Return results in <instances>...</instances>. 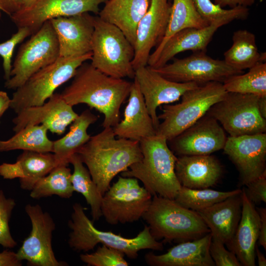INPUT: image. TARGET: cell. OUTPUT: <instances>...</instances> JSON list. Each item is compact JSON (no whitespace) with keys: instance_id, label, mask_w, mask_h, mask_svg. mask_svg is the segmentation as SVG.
<instances>
[{"instance_id":"6da1fadb","label":"cell","mask_w":266,"mask_h":266,"mask_svg":"<svg viewBox=\"0 0 266 266\" xmlns=\"http://www.w3.org/2000/svg\"><path fill=\"white\" fill-rule=\"evenodd\" d=\"M72 78L61 93L64 100L72 106L84 103L103 114V128L115 126L120 122V109L129 97L132 82L107 75L86 62Z\"/></svg>"},{"instance_id":"7a4b0ae2","label":"cell","mask_w":266,"mask_h":266,"mask_svg":"<svg viewBox=\"0 0 266 266\" xmlns=\"http://www.w3.org/2000/svg\"><path fill=\"white\" fill-rule=\"evenodd\" d=\"M76 153L102 196L116 175L142 158L139 141L116 138L112 127L91 136Z\"/></svg>"},{"instance_id":"3957f363","label":"cell","mask_w":266,"mask_h":266,"mask_svg":"<svg viewBox=\"0 0 266 266\" xmlns=\"http://www.w3.org/2000/svg\"><path fill=\"white\" fill-rule=\"evenodd\" d=\"M142 158L121 176L140 180L152 195L174 199L181 185L175 172L177 156L169 148L164 137L156 134L139 141Z\"/></svg>"},{"instance_id":"277c9868","label":"cell","mask_w":266,"mask_h":266,"mask_svg":"<svg viewBox=\"0 0 266 266\" xmlns=\"http://www.w3.org/2000/svg\"><path fill=\"white\" fill-rule=\"evenodd\" d=\"M68 226L71 232L68 244L73 250L87 252L101 243L123 252L131 259L138 256L139 251L151 249L162 251L164 249L162 242L154 238L148 225L134 237L127 238L111 232L102 231L97 229L93 221L90 220L84 212V208L79 203L73 205V211Z\"/></svg>"},{"instance_id":"5b68a950","label":"cell","mask_w":266,"mask_h":266,"mask_svg":"<svg viewBox=\"0 0 266 266\" xmlns=\"http://www.w3.org/2000/svg\"><path fill=\"white\" fill-rule=\"evenodd\" d=\"M142 218L158 241L180 243L200 238L210 233L196 211L182 206L174 199L158 195L153 196Z\"/></svg>"},{"instance_id":"8992f818","label":"cell","mask_w":266,"mask_h":266,"mask_svg":"<svg viewBox=\"0 0 266 266\" xmlns=\"http://www.w3.org/2000/svg\"><path fill=\"white\" fill-rule=\"evenodd\" d=\"M227 93L219 82H208L186 91L180 102L163 106L162 113L158 116L163 121L156 134L170 140L205 115Z\"/></svg>"},{"instance_id":"52a82bcc","label":"cell","mask_w":266,"mask_h":266,"mask_svg":"<svg viewBox=\"0 0 266 266\" xmlns=\"http://www.w3.org/2000/svg\"><path fill=\"white\" fill-rule=\"evenodd\" d=\"M91 64L111 77L134 79V47L115 26L94 17Z\"/></svg>"},{"instance_id":"ba28073f","label":"cell","mask_w":266,"mask_h":266,"mask_svg":"<svg viewBox=\"0 0 266 266\" xmlns=\"http://www.w3.org/2000/svg\"><path fill=\"white\" fill-rule=\"evenodd\" d=\"M92 52L70 57L59 58L52 64L32 75L15 90L10 108L16 114L23 109L43 104L60 86L72 78L77 68L91 60Z\"/></svg>"},{"instance_id":"9c48e42d","label":"cell","mask_w":266,"mask_h":266,"mask_svg":"<svg viewBox=\"0 0 266 266\" xmlns=\"http://www.w3.org/2000/svg\"><path fill=\"white\" fill-rule=\"evenodd\" d=\"M20 47L12 66L10 78L4 87L16 90L32 75L55 62L60 57L57 35L50 21Z\"/></svg>"},{"instance_id":"30bf717a","label":"cell","mask_w":266,"mask_h":266,"mask_svg":"<svg viewBox=\"0 0 266 266\" xmlns=\"http://www.w3.org/2000/svg\"><path fill=\"white\" fill-rule=\"evenodd\" d=\"M259 96L253 94L228 92L214 104L207 114L221 125L230 136H238L266 132V119L258 109Z\"/></svg>"},{"instance_id":"8fae6325","label":"cell","mask_w":266,"mask_h":266,"mask_svg":"<svg viewBox=\"0 0 266 266\" xmlns=\"http://www.w3.org/2000/svg\"><path fill=\"white\" fill-rule=\"evenodd\" d=\"M152 195L140 186L137 179L119 177L102 196V216L115 225L138 221L149 208Z\"/></svg>"},{"instance_id":"7c38bea8","label":"cell","mask_w":266,"mask_h":266,"mask_svg":"<svg viewBox=\"0 0 266 266\" xmlns=\"http://www.w3.org/2000/svg\"><path fill=\"white\" fill-rule=\"evenodd\" d=\"M153 69L170 80L195 82L200 85L210 82L223 83L230 76L243 73L229 66L224 60L213 59L202 51L194 52L183 59H175L170 64Z\"/></svg>"},{"instance_id":"4fadbf2b","label":"cell","mask_w":266,"mask_h":266,"mask_svg":"<svg viewBox=\"0 0 266 266\" xmlns=\"http://www.w3.org/2000/svg\"><path fill=\"white\" fill-rule=\"evenodd\" d=\"M25 211L32 223L30 233L16 252L21 261L32 266H62L66 263L56 258L52 246V233L55 224L49 213L39 204H28Z\"/></svg>"},{"instance_id":"5bb4252c","label":"cell","mask_w":266,"mask_h":266,"mask_svg":"<svg viewBox=\"0 0 266 266\" xmlns=\"http://www.w3.org/2000/svg\"><path fill=\"white\" fill-rule=\"evenodd\" d=\"M107 0H36L30 6L11 14L10 18L19 28L28 27L36 33L46 21L86 12L98 14L100 5Z\"/></svg>"},{"instance_id":"9a60e30c","label":"cell","mask_w":266,"mask_h":266,"mask_svg":"<svg viewBox=\"0 0 266 266\" xmlns=\"http://www.w3.org/2000/svg\"><path fill=\"white\" fill-rule=\"evenodd\" d=\"M223 149L237 168L241 185L266 173V133L229 136Z\"/></svg>"},{"instance_id":"2e32d148","label":"cell","mask_w":266,"mask_h":266,"mask_svg":"<svg viewBox=\"0 0 266 266\" xmlns=\"http://www.w3.org/2000/svg\"><path fill=\"white\" fill-rule=\"evenodd\" d=\"M227 138L220 123L206 113L168 141L176 156L206 155L223 149Z\"/></svg>"},{"instance_id":"e0dca14e","label":"cell","mask_w":266,"mask_h":266,"mask_svg":"<svg viewBox=\"0 0 266 266\" xmlns=\"http://www.w3.org/2000/svg\"><path fill=\"white\" fill-rule=\"evenodd\" d=\"M135 79L143 97L148 111L157 130L160 122L157 108L177 101L186 91L198 86L195 82H177L167 79L149 66L135 70Z\"/></svg>"},{"instance_id":"ac0fdd59","label":"cell","mask_w":266,"mask_h":266,"mask_svg":"<svg viewBox=\"0 0 266 266\" xmlns=\"http://www.w3.org/2000/svg\"><path fill=\"white\" fill-rule=\"evenodd\" d=\"M171 5L169 0H151L137 28L133 61L135 70L147 65L152 49L162 40L168 23Z\"/></svg>"},{"instance_id":"d6986e66","label":"cell","mask_w":266,"mask_h":266,"mask_svg":"<svg viewBox=\"0 0 266 266\" xmlns=\"http://www.w3.org/2000/svg\"><path fill=\"white\" fill-rule=\"evenodd\" d=\"M78 115L61 94L54 93L43 104L17 113L12 120L13 131L15 133L27 126L43 125L52 133L61 135Z\"/></svg>"},{"instance_id":"ffe728a7","label":"cell","mask_w":266,"mask_h":266,"mask_svg":"<svg viewBox=\"0 0 266 266\" xmlns=\"http://www.w3.org/2000/svg\"><path fill=\"white\" fill-rule=\"evenodd\" d=\"M94 17L86 12L50 20L58 38L60 57H75L91 52Z\"/></svg>"},{"instance_id":"44dd1931","label":"cell","mask_w":266,"mask_h":266,"mask_svg":"<svg viewBox=\"0 0 266 266\" xmlns=\"http://www.w3.org/2000/svg\"><path fill=\"white\" fill-rule=\"evenodd\" d=\"M223 171L220 162L211 155L180 156L175 165V174L181 185L190 189L215 186Z\"/></svg>"},{"instance_id":"7402d4cb","label":"cell","mask_w":266,"mask_h":266,"mask_svg":"<svg viewBox=\"0 0 266 266\" xmlns=\"http://www.w3.org/2000/svg\"><path fill=\"white\" fill-rule=\"evenodd\" d=\"M112 128L118 138L138 141L156 134L153 120L148 111L138 84L134 78L124 110V118Z\"/></svg>"},{"instance_id":"603a6c76","label":"cell","mask_w":266,"mask_h":266,"mask_svg":"<svg viewBox=\"0 0 266 266\" xmlns=\"http://www.w3.org/2000/svg\"><path fill=\"white\" fill-rule=\"evenodd\" d=\"M211 239L209 233L200 238L180 242L162 255L146 253L144 260L150 266H215L209 252Z\"/></svg>"},{"instance_id":"cb8c5ba5","label":"cell","mask_w":266,"mask_h":266,"mask_svg":"<svg viewBox=\"0 0 266 266\" xmlns=\"http://www.w3.org/2000/svg\"><path fill=\"white\" fill-rule=\"evenodd\" d=\"M222 25L212 24L201 28H186L171 36L156 54H150L147 66L158 68L180 52L186 51L205 52L213 35Z\"/></svg>"},{"instance_id":"d4e9b609","label":"cell","mask_w":266,"mask_h":266,"mask_svg":"<svg viewBox=\"0 0 266 266\" xmlns=\"http://www.w3.org/2000/svg\"><path fill=\"white\" fill-rule=\"evenodd\" d=\"M241 218L233 238L226 246L235 254L242 266H255V247L259 232L260 219L254 203L242 190Z\"/></svg>"},{"instance_id":"484cf974","label":"cell","mask_w":266,"mask_h":266,"mask_svg":"<svg viewBox=\"0 0 266 266\" xmlns=\"http://www.w3.org/2000/svg\"><path fill=\"white\" fill-rule=\"evenodd\" d=\"M242 192L196 211L210 230L212 238L227 245L233 238L241 218Z\"/></svg>"},{"instance_id":"4316f807","label":"cell","mask_w":266,"mask_h":266,"mask_svg":"<svg viewBox=\"0 0 266 266\" xmlns=\"http://www.w3.org/2000/svg\"><path fill=\"white\" fill-rule=\"evenodd\" d=\"M58 166L51 152L23 151L13 164L0 165V175L4 179L19 178L21 188L31 191L35 183Z\"/></svg>"},{"instance_id":"83f0119b","label":"cell","mask_w":266,"mask_h":266,"mask_svg":"<svg viewBox=\"0 0 266 266\" xmlns=\"http://www.w3.org/2000/svg\"><path fill=\"white\" fill-rule=\"evenodd\" d=\"M151 0H107L99 17L118 28L134 47L138 25Z\"/></svg>"},{"instance_id":"f1b7e54d","label":"cell","mask_w":266,"mask_h":266,"mask_svg":"<svg viewBox=\"0 0 266 266\" xmlns=\"http://www.w3.org/2000/svg\"><path fill=\"white\" fill-rule=\"evenodd\" d=\"M98 116L89 109L78 115L72 122L69 132L64 137L53 141V153L59 165L69 164V159L90 139L89 127L95 123Z\"/></svg>"},{"instance_id":"f546056e","label":"cell","mask_w":266,"mask_h":266,"mask_svg":"<svg viewBox=\"0 0 266 266\" xmlns=\"http://www.w3.org/2000/svg\"><path fill=\"white\" fill-rule=\"evenodd\" d=\"M233 44L224 53V61L232 67L240 71L249 69L259 62H266V53H260L256 36L247 30L235 31Z\"/></svg>"},{"instance_id":"4dcf8cb0","label":"cell","mask_w":266,"mask_h":266,"mask_svg":"<svg viewBox=\"0 0 266 266\" xmlns=\"http://www.w3.org/2000/svg\"><path fill=\"white\" fill-rule=\"evenodd\" d=\"M208 25L198 13L193 0H172L165 35L150 54L157 53L171 36L181 30L190 28L201 29Z\"/></svg>"},{"instance_id":"1f68e13d","label":"cell","mask_w":266,"mask_h":266,"mask_svg":"<svg viewBox=\"0 0 266 266\" xmlns=\"http://www.w3.org/2000/svg\"><path fill=\"white\" fill-rule=\"evenodd\" d=\"M48 131L43 125L27 126L15 133L9 139L0 140V152L23 150L52 153L53 141L48 138Z\"/></svg>"},{"instance_id":"d6a6232c","label":"cell","mask_w":266,"mask_h":266,"mask_svg":"<svg viewBox=\"0 0 266 266\" xmlns=\"http://www.w3.org/2000/svg\"><path fill=\"white\" fill-rule=\"evenodd\" d=\"M68 163L73 167L71 181L74 192L82 194L90 206L93 221L102 216L101 204L102 195L99 192L90 173L77 153L72 155Z\"/></svg>"},{"instance_id":"836d02e7","label":"cell","mask_w":266,"mask_h":266,"mask_svg":"<svg viewBox=\"0 0 266 266\" xmlns=\"http://www.w3.org/2000/svg\"><path fill=\"white\" fill-rule=\"evenodd\" d=\"M66 165H59L40 178L31 190V198L39 199L57 195L70 198L74 190L71 181V170Z\"/></svg>"},{"instance_id":"e575fe53","label":"cell","mask_w":266,"mask_h":266,"mask_svg":"<svg viewBox=\"0 0 266 266\" xmlns=\"http://www.w3.org/2000/svg\"><path fill=\"white\" fill-rule=\"evenodd\" d=\"M244 74L234 75L222 83L227 92L266 97V63L259 62Z\"/></svg>"},{"instance_id":"d590c367","label":"cell","mask_w":266,"mask_h":266,"mask_svg":"<svg viewBox=\"0 0 266 266\" xmlns=\"http://www.w3.org/2000/svg\"><path fill=\"white\" fill-rule=\"evenodd\" d=\"M241 192L240 189L221 192L209 188L194 189L181 186L174 200L182 206L198 211Z\"/></svg>"},{"instance_id":"8d00e7d4","label":"cell","mask_w":266,"mask_h":266,"mask_svg":"<svg viewBox=\"0 0 266 266\" xmlns=\"http://www.w3.org/2000/svg\"><path fill=\"white\" fill-rule=\"evenodd\" d=\"M201 18L208 23L219 24L222 26L235 20H244L248 18V7L237 6L225 9L214 3L211 0H193Z\"/></svg>"},{"instance_id":"74e56055","label":"cell","mask_w":266,"mask_h":266,"mask_svg":"<svg viewBox=\"0 0 266 266\" xmlns=\"http://www.w3.org/2000/svg\"><path fill=\"white\" fill-rule=\"evenodd\" d=\"M124 254L104 245L98 246L93 253L80 255L81 261L91 266H128Z\"/></svg>"},{"instance_id":"f35d334b","label":"cell","mask_w":266,"mask_h":266,"mask_svg":"<svg viewBox=\"0 0 266 266\" xmlns=\"http://www.w3.org/2000/svg\"><path fill=\"white\" fill-rule=\"evenodd\" d=\"M16 203L11 198H6L2 190H0V244L4 248H12L17 245L12 237L9 227V221Z\"/></svg>"},{"instance_id":"ab89813d","label":"cell","mask_w":266,"mask_h":266,"mask_svg":"<svg viewBox=\"0 0 266 266\" xmlns=\"http://www.w3.org/2000/svg\"><path fill=\"white\" fill-rule=\"evenodd\" d=\"M32 34V32L28 27L19 28L18 31L10 38L0 43V56L3 59L2 66L5 81L10 78L11 60L16 46Z\"/></svg>"},{"instance_id":"60d3db41","label":"cell","mask_w":266,"mask_h":266,"mask_svg":"<svg viewBox=\"0 0 266 266\" xmlns=\"http://www.w3.org/2000/svg\"><path fill=\"white\" fill-rule=\"evenodd\" d=\"M209 252L216 266H242L235 254L226 249L225 244L218 240L212 238Z\"/></svg>"},{"instance_id":"b9f144b4","label":"cell","mask_w":266,"mask_h":266,"mask_svg":"<svg viewBox=\"0 0 266 266\" xmlns=\"http://www.w3.org/2000/svg\"><path fill=\"white\" fill-rule=\"evenodd\" d=\"M244 188L246 196L254 203L266 202V173L249 182Z\"/></svg>"},{"instance_id":"7bdbcfd3","label":"cell","mask_w":266,"mask_h":266,"mask_svg":"<svg viewBox=\"0 0 266 266\" xmlns=\"http://www.w3.org/2000/svg\"><path fill=\"white\" fill-rule=\"evenodd\" d=\"M260 219L258 243L265 250H266V208H257Z\"/></svg>"},{"instance_id":"ee69618b","label":"cell","mask_w":266,"mask_h":266,"mask_svg":"<svg viewBox=\"0 0 266 266\" xmlns=\"http://www.w3.org/2000/svg\"><path fill=\"white\" fill-rule=\"evenodd\" d=\"M22 261L16 254L11 251L5 250L0 253V266H21Z\"/></svg>"},{"instance_id":"f6af8a7d","label":"cell","mask_w":266,"mask_h":266,"mask_svg":"<svg viewBox=\"0 0 266 266\" xmlns=\"http://www.w3.org/2000/svg\"><path fill=\"white\" fill-rule=\"evenodd\" d=\"M255 1V0H213L212 2L222 8L229 6L232 8L237 6L248 7L253 4Z\"/></svg>"},{"instance_id":"bcb514c9","label":"cell","mask_w":266,"mask_h":266,"mask_svg":"<svg viewBox=\"0 0 266 266\" xmlns=\"http://www.w3.org/2000/svg\"><path fill=\"white\" fill-rule=\"evenodd\" d=\"M1 10L9 15L14 13L21 9L20 0H0Z\"/></svg>"},{"instance_id":"7dc6e473","label":"cell","mask_w":266,"mask_h":266,"mask_svg":"<svg viewBox=\"0 0 266 266\" xmlns=\"http://www.w3.org/2000/svg\"><path fill=\"white\" fill-rule=\"evenodd\" d=\"M11 99L6 92L0 91V117L10 107Z\"/></svg>"},{"instance_id":"c3c4849f","label":"cell","mask_w":266,"mask_h":266,"mask_svg":"<svg viewBox=\"0 0 266 266\" xmlns=\"http://www.w3.org/2000/svg\"><path fill=\"white\" fill-rule=\"evenodd\" d=\"M258 109L261 116L266 119V97H259Z\"/></svg>"},{"instance_id":"681fc988","label":"cell","mask_w":266,"mask_h":266,"mask_svg":"<svg viewBox=\"0 0 266 266\" xmlns=\"http://www.w3.org/2000/svg\"><path fill=\"white\" fill-rule=\"evenodd\" d=\"M257 256L259 266H266V259L264 255L260 251L257 245L255 247V256Z\"/></svg>"},{"instance_id":"f907efd6","label":"cell","mask_w":266,"mask_h":266,"mask_svg":"<svg viewBox=\"0 0 266 266\" xmlns=\"http://www.w3.org/2000/svg\"><path fill=\"white\" fill-rule=\"evenodd\" d=\"M21 9L27 7L33 3L36 0H20Z\"/></svg>"},{"instance_id":"816d5d0a","label":"cell","mask_w":266,"mask_h":266,"mask_svg":"<svg viewBox=\"0 0 266 266\" xmlns=\"http://www.w3.org/2000/svg\"><path fill=\"white\" fill-rule=\"evenodd\" d=\"M1 11V9H0V15Z\"/></svg>"}]
</instances>
